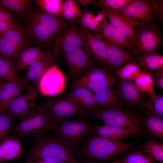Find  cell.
I'll return each mask as SVG.
<instances>
[{
    "label": "cell",
    "mask_w": 163,
    "mask_h": 163,
    "mask_svg": "<svg viewBox=\"0 0 163 163\" xmlns=\"http://www.w3.org/2000/svg\"><path fill=\"white\" fill-rule=\"evenodd\" d=\"M24 21V25L30 38L41 49L57 40L70 24L69 21L46 14L40 9L32 11Z\"/></svg>",
    "instance_id": "cell-1"
},
{
    "label": "cell",
    "mask_w": 163,
    "mask_h": 163,
    "mask_svg": "<svg viewBox=\"0 0 163 163\" xmlns=\"http://www.w3.org/2000/svg\"><path fill=\"white\" fill-rule=\"evenodd\" d=\"M133 145L132 143L107 139L91 133L74 155L79 156L85 162L106 163L115 161L126 154Z\"/></svg>",
    "instance_id": "cell-2"
},
{
    "label": "cell",
    "mask_w": 163,
    "mask_h": 163,
    "mask_svg": "<svg viewBox=\"0 0 163 163\" xmlns=\"http://www.w3.org/2000/svg\"><path fill=\"white\" fill-rule=\"evenodd\" d=\"M36 138L35 144L29 153V158L54 163H74L78 161L72 150L56 138L45 134Z\"/></svg>",
    "instance_id": "cell-3"
},
{
    "label": "cell",
    "mask_w": 163,
    "mask_h": 163,
    "mask_svg": "<svg viewBox=\"0 0 163 163\" xmlns=\"http://www.w3.org/2000/svg\"><path fill=\"white\" fill-rule=\"evenodd\" d=\"M134 24L136 27L155 22L162 24V0H134L116 11Z\"/></svg>",
    "instance_id": "cell-4"
},
{
    "label": "cell",
    "mask_w": 163,
    "mask_h": 163,
    "mask_svg": "<svg viewBox=\"0 0 163 163\" xmlns=\"http://www.w3.org/2000/svg\"><path fill=\"white\" fill-rule=\"evenodd\" d=\"M55 124L44 105H36L29 114L15 126L14 130L20 137H37L53 129Z\"/></svg>",
    "instance_id": "cell-5"
},
{
    "label": "cell",
    "mask_w": 163,
    "mask_h": 163,
    "mask_svg": "<svg viewBox=\"0 0 163 163\" xmlns=\"http://www.w3.org/2000/svg\"><path fill=\"white\" fill-rule=\"evenodd\" d=\"M33 43L24 25L18 22L0 37V56L14 63L19 54Z\"/></svg>",
    "instance_id": "cell-6"
},
{
    "label": "cell",
    "mask_w": 163,
    "mask_h": 163,
    "mask_svg": "<svg viewBox=\"0 0 163 163\" xmlns=\"http://www.w3.org/2000/svg\"><path fill=\"white\" fill-rule=\"evenodd\" d=\"M162 24L152 22L136 27V43L132 53L136 59L146 53H158L163 44L161 31Z\"/></svg>",
    "instance_id": "cell-7"
},
{
    "label": "cell",
    "mask_w": 163,
    "mask_h": 163,
    "mask_svg": "<svg viewBox=\"0 0 163 163\" xmlns=\"http://www.w3.org/2000/svg\"><path fill=\"white\" fill-rule=\"evenodd\" d=\"M93 125L84 119L56 123L53 129L56 138L72 149L82 140L92 133Z\"/></svg>",
    "instance_id": "cell-8"
},
{
    "label": "cell",
    "mask_w": 163,
    "mask_h": 163,
    "mask_svg": "<svg viewBox=\"0 0 163 163\" xmlns=\"http://www.w3.org/2000/svg\"><path fill=\"white\" fill-rule=\"evenodd\" d=\"M90 112L94 118L100 120L104 123L114 124L130 129L133 137H138L140 135V120L135 113L121 109L105 110L97 107Z\"/></svg>",
    "instance_id": "cell-9"
},
{
    "label": "cell",
    "mask_w": 163,
    "mask_h": 163,
    "mask_svg": "<svg viewBox=\"0 0 163 163\" xmlns=\"http://www.w3.org/2000/svg\"><path fill=\"white\" fill-rule=\"evenodd\" d=\"M43 105L55 123L68 120L69 118L73 116L84 117L89 113L68 94L50 99Z\"/></svg>",
    "instance_id": "cell-10"
},
{
    "label": "cell",
    "mask_w": 163,
    "mask_h": 163,
    "mask_svg": "<svg viewBox=\"0 0 163 163\" xmlns=\"http://www.w3.org/2000/svg\"><path fill=\"white\" fill-rule=\"evenodd\" d=\"M110 69L94 67L88 70L85 74L73 83V89L84 88L94 93L98 91L113 86L117 79Z\"/></svg>",
    "instance_id": "cell-11"
},
{
    "label": "cell",
    "mask_w": 163,
    "mask_h": 163,
    "mask_svg": "<svg viewBox=\"0 0 163 163\" xmlns=\"http://www.w3.org/2000/svg\"><path fill=\"white\" fill-rule=\"evenodd\" d=\"M87 46L85 31L76 24H70L57 39L55 46V55Z\"/></svg>",
    "instance_id": "cell-12"
},
{
    "label": "cell",
    "mask_w": 163,
    "mask_h": 163,
    "mask_svg": "<svg viewBox=\"0 0 163 163\" xmlns=\"http://www.w3.org/2000/svg\"><path fill=\"white\" fill-rule=\"evenodd\" d=\"M66 78L62 72L55 64L52 65L39 80L37 88L42 95L54 96L60 94L64 90Z\"/></svg>",
    "instance_id": "cell-13"
},
{
    "label": "cell",
    "mask_w": 163,
    "mask_h": 163,
    "mask_svg": "<svg viewBox=\"0 0 163 163\" xmlns=\"http://www.w3.org/2000/svg\"><path fill=\"white\" fill-rule=\"evenodd\" d=\"M68 68V73L72 78L78 77L90 69L92 58L88 46L61 54Z\"/></svg>",
    "instance_id": "cell-14"
},
{
    "label": "cell",
    "mask_w": 163,
    "mask_h": 163,
    "mask_svg": "<svg viewBox=\"0 0 163 163\" xmlns=\"http://www.w3.org/2000/svg\"><path fill=\"white\" fill-rule=\"evenodd\" d=\"M27 90L25 94L13 100L5 111L13 118L18 117L21 120L30 114L36 105L34 101L38 92L37 88L30 86Z\"/></svg>",
    "instance_id": "cell-15"
},
{
    "label": "cell",
    "mask_w": 163,
    "mask_h": 163,
    "mask_svg": "<svg viewBox=\"0 0 163 163\" xmlns=\"http://www.w3.org/2000/svg\"><path fill=\"white\" fill-rule=\"evenodd\" d=\"M94 36L101 40L105 45L107 52V64L111 71H115L127 63L136 60V57L130 51Z\"/></svg>",
    "instance_id": "cell-16"
},
{
    "label": "cell",
    "mask_w": 163,
    "mask_h": 163,
    "mask_svg": "<svg viewBox=\"0 0 163 163\" xmlns=\"http://www.w3.org/2000/svg\"><path fill=\"white\" fill-rule=\"evenodd\" d=\"M102 9L106 11L110 23L124 36L134 48L136 43V26L115 11L107 8Z\"/></svg>",
    "instance_id": "cell-17"
},
{
    "label": "cell",
    "mask_w": 163,
    "mask_h": 163,
    "mask_svg": "<svg viewBox=\"0 0 163 163\" xmlns=\"http://www.w3.org/2000/svg\"><path fill=\"white\" fill-rule=\"evenodd\" d=\"M23 156V148L20 139L7 135L0 141V163Z\"/></svg>",
    "instance_id": "cell-18"
},
{
    "label": "cell",
    "mask_w": 163,
    "mask_h": 163,
    "mask_svg": "<svg viewBox=\"0 0 163 163\" xmlns=\"http://www.w3.org/2000/svg\"><path fill=\"white\" fill-rule=\"evenodd\" d=\"M52 53L43 51L37 47L31 46L24 50L14 62L16 71L24 69L27 66H29L35 63L45 59Z\"/></svg>",
    "instance_id": "cell-19"
},
{
    "label": "cell",
    "mask_w": 163,
    "mask_h": 163,
    "mask_svg": "<svg viewBox=\"0 0 163 163\" xmlns=\"http://www.w3.org/2000/svg\"><path fill=\"white\" fill-rule=\"evenodd\" d=\"M96 106L105 110L121 109L122 101L117 90L112 86L94 93Z\"/></svg>",
    "instance_id": "cell-20"
},
{
    "label": "cell",
    "mask_w": 163,
    "mask_h": 163,
    "mask_svg": "<svg viewBox=\"0 0 163 163\" xmlns=\"http://www.w3.org/2000/svg\"><path fill=\"white\" fill-rule=\"evenodd\" d=\"M92 133L105 138L119 142H122L130 136H133L130 129L110 124L104 123L101 126L93 125Z\"/></svg>",
    "instance_id": "cell-21"
},
{
    "label": "cell",
    "mask_w": 163,
    "mask_h": 163,
    "mask_svg": "<svg viewBox=\"0 0 163 163\" xmlns=\"http://www.w3.org/2000/svg\"><path fill=\"white\" fill-rule=\"evenodd\" d=\"M117 90L122 102L134 105L139 103L144 92L139 90L133 81L120 80L117 83Z\"/></svg>",
    "instance_id": "cell-22"
},
{
    "label": "cell",
    "mask_w": 163,
    "mask_h": 163,
    "mask_svg": "<svg viewBox=\"0 0 163 163\" xmlns=\"http://www.w3.org/2000/svg\"><path fill=\"white\" fill-rule=\"evenodd\" d=\"M54 59L52 54L48 58L29 66L23 78L22 79L23 81L29 86L37 87L39 80L46 70L52 65Z\"/></svg>",
    "instance_id": "cell-23"
},
{
    "label": "cell",
    "mask_w": 163,
    "mask_h": 163,
    "mask_svg": "<svg viewBox=\"0 0 163 163\" xmlns=\"http://www.w3.org/2000/svg\"><path fill=\"white\" fill-rule=\"evenodd\" d=\"M94 35L118 46L126 48L132 52L133 50L134 47L129 41L107 21L100 32Z\"/></svg>",
    "instance_id": "cell-24"
},
{
    "label": "cell",
    "mask_w": 163,
    "mask_h": 163,
    "mask_svg": "<svg viewBox=\"0 0 163 163\" xmlns=\"http://www.w3.org/2000/svg\"><path fill=\"white\" fill-rule=\"evenodd\" d=\"M85 32L86 43L91 55L103 65H108L107 50L104 43L88 30Z\"/></svg>",
    "instance_id": "cell-25"
},
{
    "label": "cell",
    "mask_w": 163,
    "mask_h": 163,
    "mask_svg": "<svg viewBox=\"0 0 163 163\" xmlns=\"http://www.w3.org/2000/svg\"><path fill=\"white\" fill-rule=\"evenodd\" d=\"M16 71L13 62L0 56V78L6 82L15 83L27 89L30 86L19 77Z\"/></svg>",
    "instance_id": "cell-26"
},
{
    "label": "cell",
    "mask_w": 163,
    "mask_h": 163,
    "mask_svg": "<svg viewBox=\"0 0 163 163\" xmlns=\"http://www.w3.org/2000/svg\"><path fill=\"white\" fill-rule=\"evenodd\" d=\"M74 101L85 110L91 111L96 107L94 93L84 88H78L68 94Z\"/></svg>",
    "instance_id": "cell-27"
},
{
    "label": "cell",
    "mask_w": 163,
    "mask_h": 163,
    "mask_svg": "<svg viewBox=\"0 0 163 163\" xmlns=\"http://www.w3.org/2000/svg\"><path fill=\"white\" fill-rule=\"evenodd\" d=\"M33 0H0V4L24 20L31 14Z\"/></svg>",
    "instance_id": "cell-28"
},
{
    "label": "cell",
    "mask_w": 163,
    "mask_h": 163,
    "mask_svg": "<svg viewBox=\"0 0 163 163\" xmlns=\"http://www.w3.org/2000/svg\"><path fill=\"white\" fill-rule=\"evenodd\" d=\"M25 89L15 83L6 82L0 94V112L5 111L10 103L21 95Z\"/></svg>",
    "instance_id": "cell-29"
},
{
    "label": "cell",
    "mask_w": 163,
    "mask_h": 163,
    "mask_svg": "<svg viewBox=\"0 0 163 163\" xmlns=\"http://www.w3.org/2000/svg\"><path fill=\"white\" fill-rule=\"evenodd\" d=\"M138 108L146 115L155 114L163 117V96L152 97L149 94L147 98L139 104Z\"/></svg>",
    "instance_id": "cell-30"
},
{
    "label": "cell",
    "mask_w": 163,
    "mask_h": 163,
    "mask_svg": "<svg viewBox=\"0 0 163 163\" xmlns=\"http://www.w3.org/2000/svg\"><path fill=\"white\" fill-rule=\"evenodd\" d=\"M136 60L140 66L147 70L155 71L163 68V56L158 53L144 54Z\"/></svg>",
    "instance_id": "cell-31"
},
{
    "label": "cell",
    "mask_w": 163,
    "mask_h": 163,
    "mask_svg": "<svg viewBox=\"0 0 163 163\" xmlns=\"http://www.w3.org/2000/svg\"><path fill=\"white\" fill-rule=\"evenodd\" d=\"M134 81L136 87L141 91L148 93L152 97L156 96L154 91L155 84L151 71H148L145 69L140 71Z\"/></svg>",
    "instance_id": "cell-32"
},
{
    "label": "cell",
    "mask_w": 163,
    "mask_h": 163,
    "mask_svg": "<svg viewBox=\"0 0 163 163\" xmlns=\"http://www.w3.org/2000/svg\"><path fill=\"white\" fill-rule=\"evenodd\" d=\"M144 124L149 133L161 139L163 138V117L155 114L146 115Z\"/></svg>",
    "instance_id": "cell-33"
},
{
    "label": "cell",
    "mask_w": 163,
    "mask_h": 163,
    "mask_svg": "<svg viewBox=\"0 0 163 163\" xmlns=\"http://www.w3.org/2000/svg\"><path fill=\"white\" fill-rule=\"evenodd\" d=\"M82 14L77 1L66 0L62 4L59 18L68 21H74L79 18Z\"/></svg>",
    "instance_id": "cell-34"
},
{
    "label": "cell",
    "mask_w": 163,
    "mask_h": 163,
    "mask_svg": "<svg viewBox=\"0 0 163 163\" xmlns=\"http://www.w3.org/2000/svg\"><path fill=\"white\" fill-rule=\"evenodd\" d=\"M141 150L154 161L163 163V143L154 139L147 141Z\"/></svg>",
    "instance_id": "cell-35"
},
{
    "label": "cell",
    "mask_w": 163,
    "mask_h": 163,
    "mask_svg": "<svg viewBox=\"0 0 163 163\" xmlns=\"http://www.w3.org/2000/svg\"><path fill=\"white\" fill-rule=\"evenodd\" d=\"M141 71L140 66L133 60L114 71L117 78L123 81H133Z\"/></svg>",
    "instance_id": "cell-36"
},
{
    "label": "cell",
    "mask_w": 163,
    "mask_h": 163,
    "mask_svg": "<svg viewBox=\"0 0 163 163\" xmlns=\"http://www.w3.org/2000/svg\"><path fill=\"white\" fill-rule=\"evenodd\" d=\"M35 2L43 12L59 18L63 0H36Z\"/></svg>",
    "instance_id": "cell-37"
},
{
    "label": "cell",
    "mask_w": 163,
    "mask_h": 163,
    "mask_svg": "<svg viewBox=\"0 0 163 163\" xmlns=\"http://www.w3.org/2000/svg\"><path fill=\"white\" fill-rule=\"evenodd\" d=\"M111 163H156L141 149L126 154L123 158Z\"/></svg>",
    "instance_id": "cell-38"
},
{
    "label": "cell",
    "mask_w": 163,
    "mask_h": 163,
    "mask_svg": "<svg viewBox=\"0 0 163 163\" xmlns=\"http://www.w3.org/2000/svg\"><path fill=\"white\" fill-rule=\"evenodd\" d=\"M134 0H92L91 4L102 9L107 8L115 11L123 8Z\"/></svg>",
    "instance_id": "cell-39"
},
{
    "label": "cell",
    "mask_w": 163,
    "mask_h": 163,
    "mask_svg": "<svg viewBox=\"0 0 163 163\" xmlns=\"http://www.w3.org/2000/svg\"><path fill=\"white\" fill-rule=\"evenodd\" d=\"M13 118L5 111L0 112V141L8 135L12 128Z\"/></svg>",
    "instance_id": "cell-40"
},
{
    "label": "cell",
    "mask_w": 163,
    "mask_h": 163,
    "mask_svg": "<svg viewBox=\"0 0 163 163\" xmlns=\"http://www.w3.org/2000/svg\"><path fill=\"white\" fill-rule=\"evenodd\" d=\"M97 14L94 16L90 26V29L95 34L99 33L106 24L107 21V14L105 11L102 9L97 11Z\"/></svg>",
    "instance_id": "cell-41"
},
{
    "label": "cell",
    "mask_w": 163,
    "mask_h": 163,
    "mask_svg": "<svg viewBox=\"0 0 163 163\" xmlns=\"http://www.w3.org/2000/svg\"><path fill=\"white\" fill-rule=\"evenodd\" d=\"M82 15L78 20L81 27L85 31L89 29V26L94 17L93 14L94 11L89 10L87 7H84Z\"/></svg>",
    "instance_id": "cell-42"
},
{
    "label": "cell",
    "mask_w": 163,
    "mask_h": 163,
    "mask_svg": "<svg viewBox=\"0 0 163 163\" xmlns=\"http://www.w3.org/2000/svg\"><path fill=\"white\" fill-rule=\"evenodd\" d=\"M152 76L155 78V85L163 91V68L156 71H152Z\"/></svg>",
    "instance_id": "cell-43"
},
{
    "label": "cell",
    "mask_w": 163,
    "mask_h": 163,
    "mask_svg": "<svg viewBox=\"0 0 163 163\" xmlns=\"http://www.w3.org/2000/svg\"><path fill=\"white\" fill-rule=\"evenodd\" d=\"M18 22L3 21L0 22V33L1 35L7 32Z\"/></svg>",
    "instance_id": "cell-44"
},
{
    "label": "cell",
    "mask_w": 163,
    "mask_h": 163,
    "mask_svg": "<svg viewBox=\"0 0 163 163\" xmlns=\"http://www.w3.org/2000/svg\"><path fill=\"white\" fill-rule=\"evenodd\" d=\"M92 0H79L77 1L80 3L84 7H87L88 5L92 3Z\"/></svg>",
    "instance_id": "cell-45"
},
{
    "label": "cell",
    "mask_w": 163,
    "mask_h": 163,
    "mask_svg": "<svg viewBox=\"0 0 163 163\" xmlns=\"http://www.w3.org/2000/svg\"><path fill=\"white\" fill-rule=\"evenodd\" d=\"M4 8V6L0 4V22L3 21Z\"/></svg>",
    "instance_id": "cell-46"
},
{
    "label": "cell",
    "mask_w": 163,
    "mask_h": 163,
    "mask_svg": "<svg viewBox=\"0 0 163 163\" xmlns=\"http://www.w3.org/2000/svg\"><path fill=\"white\" fill-rule=\"evenodd\" d=\"M6 82L4 80L0 78V94L3 86Z\"/></svg>",
    "instance_id": "cell-47"
},
{
    "label": "cell",
    "mask_w": 163,
    "mask_h": 163,
    "mask_svg": "<svg viewBox=\"0 0 163 163\" xmlns=\"http://www.w3.org/2000/svg\"><path fill=\"white\" fill-rule=\"evenodd\" d=\"M34 163H54L45 160H34Z\"/></svg>",
    "instance_id": "cell-48"
},
{
    "label": "cell",
    "mask_w": 163,
    "mask_h": 163,
    "mask_svg": "<svg viewBox=\"0 0 163 163\" xmlns=\"http://www.w3.org/2000/svg\"><path fill=\"white\" fill-rule=\"evenodd\" d=\"M34 160L28 158L25 163H34Z\"/></svg>",
    "instance_id": "cell-49"
},
{
    "label": "cell",
    "mask_w": 163,
    "mask_h": 163,
    "mask_svg": "<svg viewBox=\"0 0 163 163\" xmlns=\"http://www.w3.org/2000/svg\"><path fill=\"white\" fill-rule=\"evenodd\" d=\"M74 163H91L90 162H78V161Z\"/></svg>",
    "instance_id": "cell-50"
},
{
    "label": "cell",
    "mask_w": 163,
    "mask_h": 163,
    "mask_svg": "<svg viewBox=\"0 0 163 163\" xmlns=\"http://www.w3.org/2000/svg\"><path fill=\"white\" fill-rule=\"evenodd\" d=\"M1 34L0 33V37L1 36Z\"/></svg>",
    "instance_id": "cell-51"
}]
</instances>
